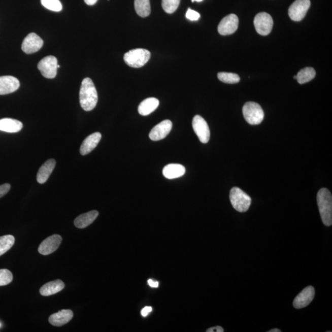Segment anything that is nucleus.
Segmentation results:
<instances>
[{
  "label": "nucleus",
  "instance_id": "nucleus-1",
  "mask_svg": "<svg viewBox=\"0 0 332 332\" xmlns=\"http://www.w3.org/2000/svg\"><path fill=\"white\" fill-rule=\"evenodd\" d=\"M97 101V92L94 83L91 78H84L81 83L80 91V103L81 107L86 112H89L94 109Z\"/></svg>",
  "mask_w": 332,
  "mask_h": 332
},
{
  "label": "nucleus",
  "instance_id": "nucleus-2",
  "mask_svg": "<svg viewBox=\"0 0 332 332\" xmlns=\"http://www.w3.org/2000/svg\"><path fill=\"white\" fill-rule=\"evenodd\" d=\"M317 205L323 223L330 226L332 224V196L327 188H322L317 195Z\"/></svg>",
  "mask_w": 332,
  "mask_h": 332
},
{
  "label": "nucleus",
  "instance_id": "nucleus-3",
  "mask_svg": "<svg viewBox=\"0 0 332 332\" xmlns=\"http://www.w3.org/2000/svg\"><path fill=\"white\" fill-rule=\"evenodd\" d=\"M151 57L150 52L145 49H132L124 55V62L132 68H141L144 66Z\"/></svg>",
  "mask_w": 332,
  "mask_h": 332
},
{
  "label": "nucleus",
  "instance_id": "nucleus-4",
  "mask_svg": "<svg viewBox=\"0 0 332 332\" xmlns=\"http://www.w3.org/2000/svg\"><path fill=\"white\" fill-rule=\"evenodd\" d=\"M229 199L236 211L240 212L248 211L252 203L251 197L238 187L233 188L230 191Z\"/></svg>",
  "mask_w": 332,
  "mask_h": 332
},
{
  "label": "nucleus",
  "instance_id": "nucleus-5",
  "mask_svg": "<svg viewBox=\"0 0 332 332\" xmlns=\"http://www.w3.org/2000/svg\"><path fill=\"white\" fill-rule=\"evenodd\" d=\"M244 118L251 125L260 124L264 118V112L260 105L253 102H249L244 105L243 109Z\"/></svg>",
  "mask_w": 332,
  "mask_h": 332
},
{
  "label": "nucleus",
  "instance_id": "nucleus-6",
  "mask_svg": "<svg viewBox=\"0 0 332 332\" xmlns=\"http://www.w3.org/2000/svg\"><path fill=\"white\" fill-rule=\"evenodd\" d=\"M57 65V58L52 55H49L40 60L38 64V69L44 77L52 79L56 77Z\"/></svg>",
  "mask_w": 332,
  "mask_h": 332
},
{
  "label": "nucleus",
  "instance_id": "nucleus-7",
  "mask_svg": "<svg viewBox=\"0 0 332 332\" xmlns=\"http://www.w3.org/2000/svg\"><path fill=\"white\" fill-rule=\"evenodd\" d=\"M310 6V0H296L289 9L290 19L293 21H301L305 17Z\"/></svg>",
  "mask_w": 332,
  "mask_h": 332
},
{
  "label": "nucleus",
  "instance_id": "nucleus-8",
  "mask_svg": "<svg viewBox=\"0 0 332 332\" xmlns=\"http://www.w3.org/2000/svg\"><path fill=\"white\" fill-rule=\"evenodd\" d=\"M254 25L258 34L261 36H266L272 30L273 20L269 14L260 13L255 17Z\"/></svg>",
  "mask_w": 332,
  "mask_h": 332
},
{
  "label": "nucleus",
  "instance_id": "nucleus-9",
  "mask_svg": "<svg viewBox=\"0 0 332 332\" xmlns=\"http://www.w3.org/2000/svg\"><path fill=\"white\" fill-rule=\"evenodd\" d=\"M195 134L203 144H207L209 141L211 132L208 123L202 116L196 115L192 122Z\"/></svg>",
  "mask_w": 332,
  "mask_h": 332
},
{
  "label": "nucleus",
  "instance_id": "nucleus-10",
  "mask_svg": "<svg viewBox=\"0 0 332 332\" xmlns=\"http://www.w3.org/2000/svg\"><path fill=\"white\" fill-rule=\"evenodd\" d=\"M239 19L234 14H229L221 20L218 27V33L221 36H229L237 30Z\"/></svg>",
  "mask_w": 332,
  "mask_h": 332
},
{
  "label": "nucleus",
  "instance_id": "nucleus-11",
  "mask_svg": "<svg viewBox=\"0 0 332 332\" xmlns=\"http://www.w3.org/2000/svg\"><path fill=\"white\" fill-rule=\"evenodd\" d=\"M43 41L36 34L31 33L25 38L22 44V49L25 53H35L43 47Z\"/></svg>",
  "mask_w": 332,
  "mask_h": 332
},
{
  "label": "nucleus",
  "instance_id": "nucleus-12",
  "mask_svg": "<svg viewBox=\"0 0 332 332\" xmlns=\"http://www.w3.org/2000/svg\"><path fill=\"white\" fill-rule=\"evenodd\" d=\"M62 238L59 235L51 236L44 240L39 247V252L43 255H48L56 250L62 243Z\"/></svg>",
  "mask_w": 332,
  "mask_h": 332
},
{
  "label": "nucleus",
  "instance_id": "nucleus-13",
  "mask_svg": "<svg viewBox=\"0 0 332 332\" xmlns=\"http://www.w3.org/2000/svg\"><path fill=\"white\" fill-rule=\"evenodd\" d=\"M173 128V123L170 120L166 119L154 126L149 135L151 141H159L168 136Z\"/></svg>",
  "mask_w": 332,
  "mask_h": 332
},
{
  "label": "nucleus",
  "instance_id": "nucleus-14",
  "mask_svg": "<svg viewBox=\"0 0 332 332\" xmlns=\"http://www.w3.org/2000/svg\"><path fill=\"white\" fill-rule=\"evenodd\" d=\"M315 295V290L312 286H308L303 290L294 300L293 305L296 309L307 307L313 301Z\"/></svg>",
  "mask_w": 332,
  "mask_h": 332
},
{
  "label": "nucleus",
  "instance_id": "nucleus-15",
  "mask_svg": "<svg viewBox=\"0 0 332 332\" xmlns=\"http://www.w3.org/2000/svg\"><path fill=\"white\" fill-rule=\"evenodd\" d=\"M20 82L12 76L0 77V95L11 94L19 88Z\"/></svg>",
  "mask_w": 332,
  "mask_h": 332
},
{
  "label": "nucleus",
  "instance_id": "nucleus-16",
  "mask_svg": "<svg viewBox=\"0 0 332 332\" xmlns=\"http://www.w3.org/2000/svg\"><path fill=\"white\" fill-rule=\"evenodd\" d=\"M74 316V313L71 310H62L56 313L52 314L49 317V322L52 325L55 327H60L72 320Z\"/></svg>",
  "mask_w": 332,
  "mask_h": 332
},
{
  "label": "nucleus",
  "instance_id": "nucleus-17",
  "mask_svg": "<svg viewBox=\"0 0 332 332\" xmlns=\"http://www.w3.org/2000/svg\"><path fill=\"white\" fill-rule=\"evenodd\" d=\"M101 138L102 135L100 132H95L84 139L80 147V153L81 155H86V154L91 153L97 146Z\"/></svg>",
  "mask_w": 332,
  "mask_h": 332
},
{
  "label": "nucleus",
  "instance_id": "nucleus-18",
  "mask_svg": "<svg viewBox=\"0 0 332 332\" xmlns=\"http://www.w3.org/2000/svg\"><path fill=\"white\" fill-rule=\"evenodd\" d=\"M56 162L54 159H51L46 161L41 166L39 173L37 174V179L38 182L43 184L47 181L49 176L54 170Z\"/></svg>",
  "mask_w": 332,
  "mask_h": 332
},
{
  "label": "nucleus",
  "instance_id": "nucleus-19",
  "mask_svg": "<svg viewBox=\"0 0 332 332\" xmlns=\"http://www.w3.org/2000/svg\"><path fill=\"white\" fill-rule=\"evenodd\" d=\"M65 287V284L60 279L48 282L43 285L40 290L41 295L50 296L62 291Z\"/></svg>",
  "mask_w": 332,
  "mask_h": 332
},
{
  "label": "nucleus",
  "instance_id": "nucleus-20",
  "mask_svg": "<svg viewBox=\"0 0 332 332\" xmlns=\"http://www.w3.org/2000/svg\"><path fill=\"white\" fill-rule=\"evenodd\" d=\"M185 172L184 166L179 164H170L163 169L162 174L165 178L174 179L183 176Z\"/></svg>",
  "mask_w": 332,
  "mask_h": 332
},
{
  "label": "nucleus",
  "instance_id": "nucleus-21",
  "mask_svg": "<svg viewBox=\"0 0 332 332\" xmlns=\"http://www.w3.org/2000/svg\"><path fill=\"white\" fill-rule=\"evenodd\" d=\"M23 124L16 119L4 118L0 119V130L6 132H18L22 129Z\"/></svg>",
  "mask_w": 332,
  "mask_h": 332
},
{
  "label": "nucleus",
  "instance_id": "nucleus-22",
  "mask_svg": "<svg viewBox=\"0 0 332 332\" xmlns=\"http://www.w3.org/2000/svg\"><path fill=\"white\" fill-rule=\"evenodd\" d=\"M98 215L97 211H92L79 215L74 221V224L78 228H84L94 222Z\"/></svg>",
  "mask_w": 332,
  "mask_h": 332
},
{
  "label": "nucleus",
  "instance_id": "nucleus-23",
  "mask_svg": "<svg viewBox=\"0 0 332 332\" xmlns=\"http://www.w3.org/2000/svg\"><path fill=\"white\" fill-rule=\"evenodd\" d=\"M159 105L158 99L154 97L145 99L139 105L138 108L139 114L142 116L150 115L158 107Z\"/></svg>",
  "mask_w": 332,
  "mask_h": 332
},
{
  "label": "nucleus",
  "instance_id": "nucleus-24",
  "mask_svg": "<svg viewBox=\"0 0 332 332\" xmlns=\"http://www.w3.org/2000/svg\"><path fill=\"white\" fill-rule=\"evenodd\" d=\"M315 76V70L312 68H306L301 70L296 76H294V78L298 81V83L302 84L313 80Z\"/></svg>",
  "mask_w": 332,
  "mask_h": 332
},
{
  "label": "nucleus",
  "instance_id": "nucleus-25",
  "mask_svg": "<svg viewBox=\"0 0 332 332\" xmlns=\"http://www.w3.org/2000/svg\"><path fill=\"white\" fill-rule=\"evenodd\" d=\"M135 10L137 14L142 17H146L151 13L150 0H135Z\"/></svg>",
  "mask_w": 332,
  "mask_h": 332
},
{
  "label": "nucleus",
  "instance_id": "nucleus-26",
  "mask_svg": "<svg viewBox=\"0 0 332 332\" xmlns=\"http://www.w3.org/2000/svg\"><path fill=\"white\" fill-rule=\"evenodd\" d=\"M15 243V238L12 235L0 237V256L4 255L11 249Z\"/></svg>",
  "mask_w": 332,
  "mask_h": 332
},
{
  "label": "nucleus",
  "instance_id": "nucleus-27",
  "mask_svg": "<svg viewBox=\"0 0 332 332\" xmlns=\"http://www.w3.org/2000/svg\"><path fill=\"white\" fill-rule=\"evenodd\" d=\"M218 78L223 83L235 84L240 82V77L239 75L232 73L220 72L218 74Z\"/></svg>",
  "mask_w": 332,
  "mask_h": 332
},
{
  "label": "nucleus",
  "instance_id": "nucleus-28",
  "mask_svg": "<svg viewBox=\"0 0 332 332\" xmlns=\"http://www.w3.org/2000/svg\"><path fill=\"white\" fill-rule=\"evenodd\" d=\"M180 0H162V7L165 13L173 14L180 5Z\"/></svg>",
  "mask_w": 332,
  "mask_h": 332
},
{
  "label": "nucleus",
  "instance_id": "nucleus-29",
  "mask_svg": "<svg viewBox=\"0 0 332 332\" xmlns=\"http://www.w3.org/2000/svg\"><path fill=\"white\" fill-rule=\"evenodd\" d=\"M44 7L49 10L59 12L62 10V5L59 0H41Z\"/></svg>",
  "mask_w": 332,
  "mask_h": 332
},
{
  "label": "nucleus",
  "instance_id": "nucleus-30",
  "mask_svg": "<svg viewBox=\"0 0 332 332\" xmlns=\"http://www.w3.org/2000/svg\"><path fill=\"white\" fill-rule=\"evenodd\" d=\"M12 273L7 269L0 270V286L10 284L13 281Z\"/></svg>",
  "mask_w": 332,
  "mask_h": 332
},
{
  "label": "nucleus",
  "instance_id": "nucleus-31",
  "mask_svg": "<svg viewBox=\"0 0 332 332\" xmlns=\"http://www.w3.org/2000/svg\"><path fill=\"white\" fill-rule=\"evenodd\" d=\"M186 17L191 21H196L200 18V14L194 10L189 8L186 13Z\"/></svg>",
  "mask_w": 332,
  "mask_h": 332
},
{
  "label": "nucleus",
  "instance_id": "nucleus-32",
  "mask_svg": "<svg viewBox=\"0 0 332 332\" xmlns=\"http://www.w3.org/2000/svg\"><path fill=\"white\" fill-rule=\"evenodd\" d=\"M11 185L8 183L0 185V198L4 197L10 190Z\"/></svg>",
  "mask_w": 332,
  "mask_h": 332
},
{
  "label": "nucleus",
  "instance_id": "nucleus-33",
  "mask_svg": "<svg viewBox=\"0 0 332 332\" xmlns=\"http://www.w3.org/2000/svg\"><path fill=\"white\" fill-rule=\"evenodd\" d=\"M153 308L151 307H146L144 308H143L141 311V314L142 316L147 317L148 314H149L151 311H152Z\"/></svg>",
  "mask_w": 332,
  "mask_h": 332
},
{
  "label": "nucleus",
  "instance_id": "nucleus-34",
  "mask_svg": "<svg viewBox=\"0 0 332 332\" xmlns=\"http://www.w3.org/2000/svg\"><path fill=\"white\" fill-rule=\"evenodd\" d=\"M207 332H223V328L220 326H216V327H214L210 328L206 330Z\"/></svg>",
  "mask_w": 332,
  "mask_h": 332
},
{
  "label": "nucleus",
  "instance_id": "nucleus-35",
  "mask_svg": "<svg viewBox=\"0 0 332 332\" xmlns=\"http://www.w3.org/2000/svg\"><path fill=\"white\" fill-rule=\"evenodd\" d=\"M148 284L152 288H158L159 286V282L158 281H154L153 279H148Z\"/></svg>",
  "mask_w": 332,
  "mask_h": 332
},
{
  "label": "nucleus",
  "instance_id": "nucleus-36",
  "mask_svg": "<svg viewBox=\"0 0 332 332\" xmlns=\"http://www.w3.org/2000/svg\"><path fill=\"white\" fill-rule=\"evenodd\" d=\"M97 2V0H84V2H85L87 5L89 6L95 5Z\"/></svg>",
  "mask_w": 332,
  "mask_h": 332
},
{
  "label": "nucleus",
  "instance_id": "nucleus-37",
  "mask_svg": "<svg viewBox=\"0 0 332 332\" xmlns=\"http://www.w3.org/2000/svg\"><path fill=\"white\" fill-rule=\"evenodd\" d=\"M269 332H281V330L278 328H274L272 330H269Z\"/></svg>",
  "mask_w": 332,
  "mask_h": 332
},
{
  "label": "nucleus",
  "instance_id": "nucleus-38",
  "mask_svg": "<svg viewBox=\"0 0 332 332\" xmlns=\"http://www.w3.org/2000/svg\"><path fill=\"white\" fill-rule=\"evenodd\" d=\"M191 1L192 2H202L203 0H191Z\"/></svg>",
  "mask_w": 332,
  "mask_h": 332
},
{
  "label": "nucleus",
  "instance_id": "nucleus-39",
  "mask_svg": "<svg viewBox=\"0 0 332 332\" xmlns=\"http://www.w3.org/2000/svg\"><path fill=\"white\" fill-rule=\"evenodd\" d=\"M0 326H1V324H0Z\"/></svg>",
  "mask_w": 332,
  "mask_h": 332
}]
</instances>
